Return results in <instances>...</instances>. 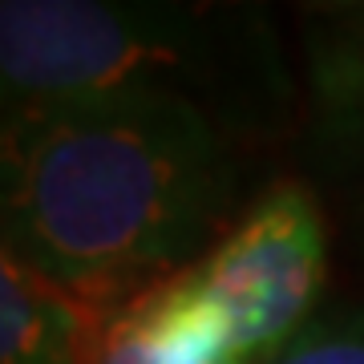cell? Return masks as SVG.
Segmentation results:
<instances>
[{
	"mask_svg": "<svg viewBox=\"0 0 364 364\" xmlns=\"http://www.w3.org/2000/svg\"><path fill=\"white\" fill-rule=\"evenodd\" d=\"M235 154L207 105L122 93L0 117V243L77 299L126 296L227 215Z\"/></svg>",
	"mask_w": 364,
	"mask_h": 364,
	"instance_id": "6da1fadb",
	"label": "cell"
},
{
	"mask_svg": "<svg viewBox=\"0 0 364 364\" xmlns=\"http://www.w3.org/2000/svg\"><path fill=\"white\" fill-rule=\"evenodd\" d=\"M235 21L198 4L0 0V117L122 93H182L203 105L235 61Z\"/></svg>",
	"mask_w": 364,
	"mask_h": 364,
	"instance_id": "7a4b0ae2",
	"label": "cell"
},
{
	"mask_svg": "<svg viewBox=\"0 0 364 364\" xmlns=\"http://www.w3.org/2000/svg\"><path fill=\"white\" fill-rule=\"evenodd\" d=\"M191 279L227 320L235 356L263 364L316 320L328 279V235L304 182H275L231 235L191 267Z\"/></svg>",
	"mask_w": 364,
	"mask_h": 364,
	"instance_id": "3957f363",
	"label": "cell"
},
{
	"mask_svg": "<svg viewBox=\"0 0 364 364\" xmlns=\"http://www.w3.org/2000/svg\"><path fill=\"white\" fill-rule=\"evenodd\" d=\"M81 364H243L191 267L114 299H81Z\"/></svg>",
	"mask_w": 364,
	"mask_h": 364,
	"instance_id": "277c9868",
	"label": "cell"
},
{
	"mask_svg": "<svg viewBox=\"0 0 364 364\" xmlns=\"http://www.w3.org/2000/svg\"><path fill=\"white\" fill-rule=\"evenodd\" d=\"M81 312L0 243V364H81Z\"/></svg>",
	"mask_w": 364,
	"mask_h": 364,
	"instance_id": "5b68a950",
	"label": "cell"
},
{
	"mask_svg": "<svg viewBox=\"0 0 364 364\" xmlns=\"http://www.w3.org/2000/svg\"><path fill=\"white\" fill-rule=\"evenodd\" d=\"M263 364H364V312L316 316Z\"/></svg>",
	"mask_w": 364,
	"mask_h": 364,
	"instance_id": "8992f818",
	"label": "cell"
}]
</instances>
